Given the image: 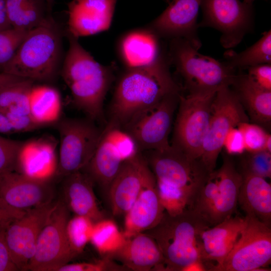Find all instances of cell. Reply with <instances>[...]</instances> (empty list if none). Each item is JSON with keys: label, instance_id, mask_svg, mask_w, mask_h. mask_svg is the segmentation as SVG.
<instances>
[{"label": "cell", "instance_id": "1", "mask_svg": "<svg viewBox=\"0 0 271 271\" xmlns=\"http://www.w3.org/2000/svg\"><path fill=\"white\" fill-rule=\"evenodd\" d=\"M168 54L144 67L126 69L118 80L110 103L108 124L123 128L130 121L181 88L170 71Z\"/></svg>", "mask_w": 271, "mask_h": 271}, {"label": "cell", "instance_id": "2", "mask_svg": "<svg viewBox=\"0 0 271 271\" xmlns=\"http://www.w3.org/2000/svg\"><path fill=\"white\" fill-rule=\"evenodd\" d=\"M65 34L69 46L60 74L75 107L90 119L101 121L104 100L113 78L112 66L99 63L80 45L78 38L67 31Z\"/></svg>", "mask_w": 271, "mask_h": 271}, {"label": "cell", "instance_id": "3", "mask_svg": "<svg viewBox=\"0 0 271 271\" xmlns=\"http://www.w3.org/2000/svg\"><path fill=\"white\" fill-rule=\"evenodd\" d=\"M62 31L52 15L30 30L2 72L32 80L48 82L60 71L64 57Z\"/></svg>", "mask_w": 271, "mask_h": 271}, {"label": "cell", "instance_id": "4", "mask_svg": "<svg viewBox=\"0 0 271 271\" xmlns=\"http://www.w3.org/2000/svg\"><path fill=\"white\" fill-rule=\"evenodd\" d=\"M209 227L194 209H186L176 215L165 211L159 223L144 232L154 239L162 252L163 270L185 271L194 262H203L198 237Z\"/></svg>", "mask_w": 271, "mask_h": 271}, {"label": "cell", "instance_id": "5", "mask_svg": "<svg viewBox=\"0 0 271 271\" xmlns=\"http://www.w3.org/2000/svg\"><path fill=\"white\" fill-rule=\"evenodd\" d=\"M148 152L146 161L157 184L179 194L192 209L210 173L199 160L189 158L171 145L165 149Z\"/></svg>", "mask_w": 271, "mask_h": 271}, {"label": "cell", "instance_id": "6", "mask_svg": "<svg viewBox=\"0 0 271 271\" xmlns=\"http://www.w3.org/2000/svg\"><path fill=\"white\" fill-rule=\"evenodd\" d=\"M168 55L170 64L175 66L183 79L189 93L231 86L236 74V70L225 62L200 54L184 39L171 40Z\"/></svg>", "mask_w": 271, "mask_h": 271}, {"label": "cell", "instance_id": "7", "mask_svg": "<svg viewBox=\"0 0 271 271\" xmlns=\"http://www.w3.org/2000/svg\"><path fill=\"white\" fill-rule=\"evenodd\" d=\"M217 91L180 95L171 145L191 159L200 160Z\"/></svg>", "mask_w": 271, "mask_h": 271}, {"label": "cell", "instance_id": "8", "mask_svg": "<svg viewBox=\"0 0 271 271\" xmlns=\"http://www.w3.org/2000/svg\"><path fill=\"white\" fill-rule=\"evenodd\" d=\"M93 121L90 118H65L53 125L60 137L56 176L64 178L87 165L102 132Z\"/></svg>", "mask_w": 271, "mask_h": 271}, {"label": "cell", "instance_id": "9", "mask_svg": "<svg viewBox=\"0 0 271 271\" xmlns=\"http://www.w3.org/2000/svg\"><path fill=\"white\" fill-rule=\"evenodd\" d=\"M249 118L234 91L229 86L219 88L214 96L210 118L200 161L209 172L216 168L225 138L231 128Z\"/></svg>", "mask_w": 271, "mask_h": 271}, {"label": "cell", "instance_id": "10", "mask_svg": "<svg viewBox=\"0 0 271 271\" xmlns=\"http://www.w3.org/2000/svg\"><path fill=\"white\" fill-rule=\"evenodd\" d=\"M69 211L62 200L55 202L39 234L34 254L26 270L56 271L76 256L67 236Z\"/></svg>", "mask_w": 271, "mask_h": 271}, {"label": "cell", "instance_id": "11", "mask_svg": "<svg viewBox=\"0 0 271 271\" xmlns=\"http://www.w3.org/2000/svg\"><path fill=\"white\" fill-rule=\"evenodd\" d=\"M139 152L134 141L127 132L107 123L84 172L94 183L108 190L123 163Z\"/></svg>", "mask_w": 271, "mask_h": 271}, {"label": "cell", "instance_id": "12", "mask_svg": "<svg viewBox=\"0 0 271 271\" xmlns=\"http://www.w3.org/2000/svg\"><path fill=\"white\" fill-rule=\"evenodd\" d=\"M244 228L222 263L214 271L267 270L271 260V230L257 218L245 215Z\"/></svg>", "mask_w": 271, "mask_h": 271}, {"label": "cell", "instance_id": "13", "mask_svg": "<svg viewBox=\"0 0 271 271\" xmlns=\"http://www.w3.org/2000/svg\"><path fill=\"white\" fill-rule=\"evenodd\" d=\"M180 95L167 94L122 128L134 141L139 152L161 150L171 146L168 138Z\"/></svg>", "mask_w": 271, "mask_h": 271}, {"label": "cell", "instance_id": "14", "mask_svg": "<svg viewBox=\"0 0 271 271\" xmlns=\"http://www.w3.org/2000/svg\"><path fill=\"white\" fill-rule=\"evenodd\" d=\"M203 19L198 27L213 28L221 33L220 43L226 49L238 45L252 30V5L240 0H201Z\"/></svg>", "mask_w": 271, "mask_h": 271}, {"label": "cell", "instance_id": "15", "mask_svg": "<svg viewBox=\"0 0 271 271\" xmlns=\"http://www.w3.org/2000/svg\"><path fill=\"white\" fill-rule=\"evenodd\" d=\"M55 202L27 210L11 222L5 231V241L12 259L19 270H25L33 257L39 234Z\"/></svg>", "mask_w": 271, "mask_h": 271}, {"label": "cell", "instance_id": "16", "mask_svg": "<svg viewBox=\"0 0 271 271\" xmlns=\"http://www.w3.org/2000/svg\"><path fill=\"white\" fill-rule=\"evenodd\" d=\"M54 189L49 180L34 179L16 171L0 175V205L19 211L53 201Z\"/></svg>", "mask_w": 271, "mask_h": 271}, {"label": "cell", "instance_id": "17", "mask_svg": "<svg viewBox=\"0 0 271 271\" xmlns=\"http://www.w3.org/2000/svg\"><path fill=\"white\" fill-rule=\"evenodd\" d=\"M201 0H173L148 28L161 38H182L197 49L201 47L197 20Z\"/></svg>", "mask_w": 271, "mask_h": 271}, {"label": "cell", "instance_id": "18", "mask_svg": "<svg viewBox=\"0 0 271 271\" xmlns=\"http://www.w3.org/2000/svg\"><path fill=\"white\" fill-rule=\"evenodd\" d=\"M151 171L141 152L122 164L108 189L111 209L114 215H124L138 197Z\"/></svg>", "mask_w": 271, "mask_h": 271}, {"label": "cell", "instance_id": "19", "mask_svg": "<svg viewBox=\"0 0 271 271\" xmlns=\"http://www.w3.org/2000/svg\"><path fill=\"white\" fill-rule=\"evenodd\" d=\"M245 223V217L233 215L200 232L198 247L207 270L214 271L222 263L239 237Z\"/></svg>", "mask_w": 271, "mask_h": 271}, {"label": "cell", "instance_id": "20", "mask_svg": "<svg viewBox=\"0 0 271 271\" xmlns=\"http://www.w3.org/2000/svg\"><path fill=\"white\" fill-rule=\"evenodd\" d=\"M58 141L50 135L23 141L18 150L14 171L43 180L56 174Z\"/></svg>", "mask_w": 271, "mask_h": 271}, {"label": "cell", "instance_id": "21", "mask_svg": "<svg viewBox=\"0 0 271 271\" xmlns=\"http://www.w3.org/2000/svg\"><path fill=\"white\" fill-rule=\"evenodd\" d=\"M117 0H72L68 4L67 31L73 36H87L108 30Z\"/></svg>", "mask_w": 271, "mask_h": 271}, {"label": "cell", "instance_id": "22", "mask_svg": "<svg viewBox=\"0 0 271 271\" xmlns=\"http://www.w3.org/2000/svg\"><path fill=\"white\" fill-rule=\"evenodd\" d=\"M165 212L151 170L138 197L124 215V236L127 238L152 229L161 221Z\"/></svg>", "mask_w": 271, "mask_h": 271}, {"label": "cell", "instance_id": "23", "mask_svg": "<svg viewBox=\"0 0 271 271\" xmlns=\"http://www.w3.org/2000/svg\"><path fill=\"white\" fill-rule=\"evenodd\" d=\"M160 39L148 28L132 30L123 35L118 42V51L126 69L151 65L166 55Z\"/></svg>", "mask_w": 271, "mask_h": 271}, {"label": "cell", "instance_id": "24", "mask_svg": "<svg viewBox=\"0 0 271 271\" xmlns=\"http://www.w3.org/2000/svg\"><path fill=\"white\" fill-rule=\"evenodd\" d=\"M108 258L132 270H163L162 252L154 239L145 232L126 238L121 247Z\"/></svg>", "mask_w": 271, "mask_h": 271}, {"label": "cell", "instance_id": "25", "mask_svg": "<svg viewBox=\"0 0 271 271\" xmlns=\"http://www.w3.org/2000/svg\"><path fill=\"white\" fill-rule=\"evenodd\" d=\"M93 182L82 171L63 178L62 201L69 211L76 215L87 217L94 222L104 218L93 189Z\"/></svg>", "mask_w": 271, "mask_h": 271}, {"label": "cell", "instance_id": "26", "mask_svg": "<svg viewBox=\"0 0 271 271\" xmlns=\"http://www.w3.org/2000/svg\"><path fill=\"white\" fill-rule=\"evenodd\" d=\"M219 179V188L208 223L214 226L233 216L238 204L242 175L232 158L224 156L221 167L215 170Z\"/></svg>", "mask_w": 271, "mask_h": 271}, {"label": "cell", "instance_id": "27", "mask_svg": "<svg viewBox=\"0 0 271 271\" xmlns=\"http://www.w3.org/2000/svg\"><path fill=\"white\" fill-rule=\"evenodd\" d=\"M254 123L267 126L271 121V91L257 85L247 74H236L231 85Z\"/></svg>", "mask_w": 271, "mask_h": 271}, {"label": "cell", "instance_id": "28", "mask_svg": "<svg viewBox=\"0 0 271 271\" xmlns=\"http://www.w3.org/2000/svg\"><path fill=\"white\" fill-rule=\"evenodd\" d=\"M242 183L238 203L246 215L253 216L270 226L271 221V185L266 179L240 172Z\"/></svg>", "mask_w": 271, "mask_h": 271}, {"label": "cell", "instance_id": "29", "mask_svg": "<svg viewBox=\"0 0 271 271\" xmlns=\"http://www.w3.org/2000/svg\"><path fill=\"white\" fill-rule=\"evenodd\" d=\"M29 105L33 119L44 127L53 126L60 119L61 97L54 87L34 84L29 93Z\"/></svg>", "mask_w": 271, "mask_h": 271}, {"label": "cell", "instance_id": "30", "mask_svg": "<svg viewBox=\"0 0 271 271\" xmlns=\"http://www.w3.org/2000/svg\"><path fill=\"white\" fill-rule=\"evenodd\" d=\"M8 18L15 28L30 31L51 13L44 0H5Z\"/></svg>", "mask_w": 271, "mask_h": 271}, {"label": "cell", "instance_id": "31", "mask_svg": "<svg viewBox=\"0 0 271 271\" xmlns=\"http://www.w3.org/2000/svg\"><path fill=\"white\" fill-rule=\"evenodd\" d=\"M224 62L236 70L263 64L271 63V31L264 32L261 38L243 51L236 53L228 50L224 54Z\"/></svg>", "mask_w": 271, "mask_h": 271}, {"label": "cell", "instance_id": "32", "mask_svg": "<svg viewBox=\"0 0 271 271\" xmlns=\"http://www.w3.org/2000/svg\"><path fill=\"white\" fill-rule=\"evenodd\" d=\"M34 83L21 78L0 87V110L6 114H30L29 95Z\"/></svg>", "mask_w": 271, "mask_h": 271}, {"label": "cell", "instance_id": "33", "mask_svg": "<svg viewBox=\"0 0 271 271\" xmlns=\"http://www.w3.org/2000/svg\"><path fill=\"white\" fill-rule=\"evenodd\" d=\"M126 240L116 223L104 218L94 223L90 242L103 257H109L123 245Z\"/></svg>", "mask_w": 271, "mask_h": 271}, {"label": "cell", "instance_id": "34", "mask_svg": "<svg viewBox=\"0 0 271 271\" xmlns=\"http://www.w3.org/2000/svg\"><path fill=\"white\" fill-rule=\"evenodd\" d=\"M94 222L89 218L75 215L69 219L67 233L69 244L76 255L82 252L90 242Z\"/></svg>", "mask_w": 271, "mask_h": 271}, {"label": "cell", "instance_id": "35", "mask_svg": "<svg viewBox=\"0 0 271 271\" xmlns=\"http://www.w3.org/2000/svg\"><path fill=\"white\" fill-rule=\"evenodd\" d=\"M240 172L247 173L264 179L271 177V152L262 150L244 152L241 155Z\"/></svg>", "mask_w": 271, "mask_h": 271}, {"label": "cell", "instance_id": "36", "mask_svg": "<svg viewBox=\"0 0 271 271\" xmlns=\"http://www.w3.org/2000/svg\"><path fill=\"white\" fill-rule=\"evenodd\" d=\"M237 128L242 134L245 152H256L266 150V141L270 134L262 126L247 121L240 123Z\"/></svg>", "mask_w": 271, "mask_h": 271}, {"label": "cell", "instance_id": "37", "mask_svg": "<svg viewBox=\"0 0 271 271\" xmlns=\"http://www.w3.org/2000/svg\"><path fill=\"white\" fill-rule=\"evenodd\" d=\"M29 32L13 27L0 30V66L12 58Z\"/></svg>", "mask_w": 271, "mask_h": 271}, {"label": "cell", "instance_id": "38", "mask_svg": "<svg viewBox=\"0 0 271 271\" xmlns=\"http://www.w3.org/2000/svg\"><path fill=\"white\" fill-rule=\"evenodd\" d=\"M22 142L0 136V175L15 170L17 153Z\"/></svg>", "mask_w": 271, "mask_h": 271}, {"label": "cell", "instance_id": "39", "mask_svg": "<svg viewBox=\"0 0 271 271\" xmlns=\"http://www.w3.org/2000/svg\"><path fill=\"white\" fill-rule=\"evenodd\" d=\"M126 269L123 266L118 265L113 260L108 257H103L95 262H78L66 263L56 271H104L123 270Z\"/></svg>", "mask_w": 271, "mask_h": 271}, {"label": "cell", "instance_id": "40", "mask_svg": "<svg viewBox=\"0 0 271 271\" xmlns=\"http://www.w3.org/2000/svg\"><path fill=\"white\" fill-rule=\"evenodd\" d=\"M223 148L229 155H241L245 152L243 136L237 127L230 129L224 141Z\"/></svg>", "mask_w": 271, "mask_h": 271}, {"label": "cell", "instance_id": "41", "mask_svg": "<svg viewBox=\"0 0 271 271\" xmlns=\"http://www.w3.org/2000/svg\"><path fill=\"white\" fill-rule=\"evenodd\" d=\"M248 75L261 87L271 91V65L263 64L248 68Z\"/></svg>", "mask_w": 271, "mask_h": 271}, {"label": "cell", "instance_id": "42", "mask_svg": "<svg viewBox=\"0 0 271 271\" xmlns=\"http://www.w3.org/2000/svg\"><path fill=\"white\" fill-rule=\"evenodd\" d=\"M5 230L0 232V271H16L19 269L13 261L5 238Z\"/></svg>", "mask_w": 271, "mask_h": 271}, {"label": "cell", "instance_id": "43", "mask_svg": "<svg viewBox=\"0 0 271 271\" xmlns=\"http://www.w3.org/2000/svg\"><path fill=\"white\" fill-rule=\"evenodd\" d=\"M26 212L13 210L0 205V232L5 230L11 222L22 216Z\"/></svg>", "mask_w": 271, "mask_h": 271}, {"label": "cell", "instance_id": "44", "mask_svg": "<svg viewBox=\"0 0 271 271\" xmlns=\"http://www.w3.org/2000/svg\"><path fill=\"white\" fill-rule=\"evenodd\" d=\"M16 133L6 114L0 110V134H10Z\"/></svg>", "mask_w": 271, "mask_h": 271}, {"label": "cell", "instance_id": "45", "mask_svg": "<svg viewBox=\"0 0 271 271\" xmlns=\"http://www.w3.org/2000/svg\"><path fill=\"white\" fill-rule=\"evenodd\" d=\"M21 78H23L2 72L0 73V87Z\"/></svg>", "mask_w": 271, "mask_h": 271}, {"label": "cell", "instance_id": "46", "mask_svg": "<svg viewBox=\"0 0 271 271\" xmlns=\"http://www.w3.org/2000/svg\"><path fill=\"white\" fill-rule=\"evenodd\" d=\"M12 27L9 22L6 10H0V30Z\"/></svg>", "mask_w": 271, "mask_h": 271}, {"label": "cell", "instance_id": "47", "mask_svg": "<svg viewBox=\"0 0 271 271\" xmlns=\"http://www.w3.org/2000/svg\"><path fill=\"white\" fill-rule=\"evenodd\" d=\"M46 3L49 13H51L55 0H44Z\"/></svg>", "mask_w": 271, "mask_h": 271}, {"label": "cell", "instance_id": "48", "mask_svg": "<svg viewBox=\"0 0 271 271\" xmlns=\"http://www.w3.org/2000/svg\"><path fill=\"white\" fill-rule=\"evenodd\" d=\"M6 10L5 0H0V10Z\"/></svg>", "mask_w": 271, "mask_h": 271}, {"label": "cell", "instance_id": "49", "mask_svg": "<svg viewBox=\"0 0 271 271\" xmlns=\"http://www.w3.org/2000/svg\"><path fill=\"white\" fill-rule=\"evenodd\" d=\"M255 0H243V2L248 5H252V3Z\"/></svg>", "mask_w": 271, "mask_h": 271}]
</instances>
